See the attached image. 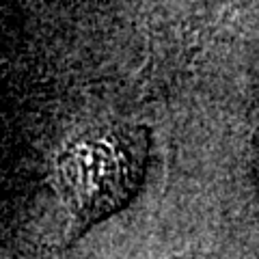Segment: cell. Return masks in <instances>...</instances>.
Here are the masks:
<instances>
[{"instance_id":"1","label":"cell","mask_w":259,"mask_h":259,"mask_svg":"<svg viewBox=\"0 0 259 259\" xmlns=\"http://www.w3.org/2000/svg\"><path fill=\"white\" fill-rule=\"evenodd\" d=\"M147 162L143 130L100 127L76 139L56 160V184L76 225L115 212L139 188Z\"/></svg>"}]
</instances>
